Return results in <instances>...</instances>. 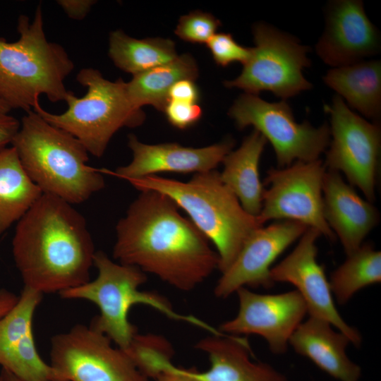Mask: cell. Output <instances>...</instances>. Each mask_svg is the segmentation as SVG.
Here are the masks:
<instances>
[{
  "mask_svg": "<svg viewBox=\"0 0 381 381\" xmlns=\"http://www.w3.org/2000/svg\"><path fill=\"white\" fill-rule=\"evenodd\" d=\"M42 195L14 147L0 149V236L18 222Z\"/></svg>",
  "mask_w": 381,
  "mask_h": 381,
  "instance_id": "cb8c5ba5",
  "label": "cell"
},
{
  "mask_svg": "<svg viewBox=\"0 0 381 381\" xmlns=\"http://www.w3.org/2000/svg\"><path fill=\"white\" fill-rule=\"evenodd\" d=\"M17 30L16 42L0 37V99L25 112L40 105L41 95L52 102L64 101V81L74 64L61 45L47 40L41 4L31 22L19 16Z\"/></svg>",
  "mask_w": 381,
  "mask_h": 381,
  "instance_id": "5b68a950",
  "label": "cell"
},
{
  "mask_svg": "<svg viewBox=\"0 0 381 381\" xmlns=\"http://www.w3.org/2000/svg\"><path fill=\"white\" fill-rule=\"evenodd\" d=\"M11 144L42 193L74 205L86 201L105 186L100 171L87 165L89 153L83 144L34 110L23 116Z\"/></svg>",
  "mask_w": 381,
  "mask_h": 381,
  "instance_id": "277c9868",
  "label": "cell"
},
{
  "mask_svg": "<svg viewBox=\"0 0 381 381\" xmlns=\"http://www.w3.org/2000/svg\"><path fill=\"white\" fill-rule=\"evenodd\" d=\"M128 181L140 191L168 196L214 243L222 273L234 261L248 238L263 226L259 216L248 214L215 170L195 174L187 182L150 175Z\"/></svg>",
  "mask_w": 381,
  "mask_h": 381,
  "instance_id": "3957f363",
  "label": "cell"
},
{
  "mask_svg": "<svg viewBox=\"0 0 381 381\" xmlns=\"http://www.w3.org/2000/svg\"><path fill=\"white\" fill-rule=\"evenodd\" d=\"M1 381H23L5 369H2L0 373Z\"/></svg>",
  "mask_w": 381,
  "mask_h": 381,
  "instance_id": "d590c367",
  "label": "cell"
},
{
  "mask_svg": "<svg viewBox=\"0 0 381 381\" xmlns=\"http://www.w3.org/2000/svg\"><path fill=\"white\" fill-rule=\"evenodd\" d=\"M200 98L198 87L194 80H181L170 89L168 100L197 103Z\"/></svg>",
  "mask_w": 381,
  "mask_h": 381,
  "instance_id": "4dcf8cb0",
  "label": "cell"
},
{
  "mask_svg": "<svg viewBox=\"0 0 381 381\" xmlns=\"http://www.w3.org/2000/svg\"><path fill=\"white\" fill-rule=\"evenodd\" d=\"M239 309L232 320L223 322L225 334H257L267 342L275 354L286 351L289 339L307 313L306 303L297 290L279 294H260L246 287L236 291Z\"/></svg>",
  "mask_w": 381,
  "mask_h": 381,
  "instance_id": "4fadbf2b",
  "label": "cell"
},
{
  "mask_svg": "<svg viewBox=\"0 0 381 381\" xmlns=\"http://www.w3.org/2000/svg\"><path fill=\"white\" fill-rule=\"evenodd\" d=\"M18 297L4 289H0V319L17 303Z\"/></svg>",
  "mask_w": 381,
  "mask_h": 381,
  "instance_id": "e575fe53",
  "label": "cell"
},
{
  "mask_svg": "<svg viewBox=\"0 0 381 381\" xmlns=\"http://www.w3.org/2000/svg\"><path fill=\"white\" fill-rule=\"evenodd\" d=\"M237 127L253 126L273 146L278 168L294 161L318 159L330 143V129L327 123L319 127L308 121L298 123L286 100L269 102L258 95L244 93L229 111Z\"/></svg>",
  "mask_w": 381,
  "mask_h": 381,
  "instance_id": "9c48e42d",
  "label": "cell"
},
{
  "mask_svg": "<svg viewBox=\"0 0 381 381\" xmlns=\"http://www.w3.org/2000/svg\"><path fill=\"white\" fill-rule=\"evenodd\" d=\"M164 112L168 121L179 129L194 125L202 114V109L197 103L176 100H168Z\"/></svg>",
  "mask_w": 381,
  "mask_h": 381,
  "instance_id": "f546056e",
  "label": "cell"
},
{
  "mask_svg": "<svg viewBox=\"0 0 381 381\" xmlns=\"http://www.w3.org/2000/svg\"><path fill=\"white\" fill-rule=\"evenodd\" d=\"M326 167L320 159L296 161L267 171L259 214L263 223L292 220L313 228L331 241L336 236L323 215L322 183Z\"/></svg>",
  "mask_w": 381,
  "mask_h": 381,
  "instance_id": "7c38bea8",
  "label": "cell"
},
{
  "mask_svg": "<svg viewBox=\"0 0 381 381\" xmlns=\"http://www.w3.org/2000/svg\"><path fill=\"white\" fill-rule=\"evenodd\" d=\"M266 143L265 138L254 129L237 150L225 156L224 169L219 173L221 180L237 197L242 207L253 216H259L262 209L264 188L258 167Z\"/></svg>",
  "mask_w": 381,
  "mask_h": 381,
  "instance_id": "603a6c76",
  "label": "cell"
},
{
  "mask_svg": "<svg viewBox=\"0 0 381 381\" xmlns=\"http://www.w3.org/2000/svg\"><path fill=\"white\" fill-rule=\"evenodd\" d=\"M11 108L0 99V117L8 115Z\"/></svg>",
  "mask_w": 381,
  "mask_h": 381,
  "instance_id": "8d00e7d4",
  "label": "cell"
},
{
  "mask_svg": "<svg viewBox=\"0 0 381 381\" xmlns=\"http://www.w3.org/2000/svg\"><path fill=\"white\" fill-rule=\"evenodd\" d=\"M159 375L156 381H200L188 375L183 368L175 366L171 358L163 359L159 364Z\"/></svg>",
  "mask_w": 381,
  "mask_h": 381,
  "instance_id": "d6a6232c",
  "label": "cell"
},
{
  "mask_svg": "<svg viewBox=\"0 0 381 381\" xmlns=\"http://www.w3.org/2000/svg\"><path fill=\"white\" fill-rule=\"evenodd\" d=\"M234 145L226 139L210 146L194 148L177 143L148 145L129 135L128 146L133 152L131 162L119 167L112 174L126 181L155 175L159 172L202 173L214 170Z\"/></svg>",
  "mask_w": 381,
  "mask_h": 381,
  "instance_id": "ac0fdd59",
  "label": "cell"
},
{
  "mask_svg": "<svg viewBox=\"0 0 381 381\" xmlns=\"http://www.w3.org/2000/svg\"><path fill=\"white\" fill-rule=\"evenodd\" d=\"M323 215L339 237L347 255L358 250L377 224V210L346 183L339 172L325 171L322 183Z\"/></svg>",
  "mask_w": 381,
  "mask_h": 381,
  "instance_id": "d6986e66",
  "label": "cell"
},
{
  "mask_svg": "<svg viewBox=\"0 0 381 381\" xmlns=\"http://www.w3.org/2000/svg\"><path fill=\"white\" fill-rule=\"evenodd\" d=\"M330 117L332 139L326 154L325 167L343 172L368 201L375 199V186L380 150L378 123H370L351 109L338 95L324 105Z\"/></svg>",
  "mask_w": 381,
  "mask_h": 381,
  "instance_id": "8fae6325",
  "label": "cell"
},
{
  "mask_svg": "<svg viewBox=\"0 0 381 381\" xmlns=\"http://www.w3.org/2000/svg\"><path fill=\"white\" fill-rule=\"evenodd\" d=\"M253 35L255 46L250 58L237 78L224 81L225 87L256 95L270 91L283 100L312 88L303 73L310 66L309 47L265 23L255 24Z\"/></svg>",
  "mask_w": 381,
  "mask_h": 381,
  "instance_id": "ba28073f",
  "label": "cell"
},
{
  "mask_svg": "<svg viewBox=\"0 0 381 381\" xmlns=\"http://www.w3.org/2000/svg\"><path fill=\"white\" fill-rule=\"evenodd\" d=\"M333 271L329 282L337 302L346 303L360 289L381 281V253L369 243L349 255Z\"/></svg>",
  "mask_w": 381,
  "mask_h": 381,
  "instance_id": "4316f807",
  "label": "cell"
},
{
  "mask_svg": "<svg viewBox=\"0 0 381 381\" xmlns=\"http://www.w3.org/2000/svg\"><path fill=\"white\" fill-rule=\"evenodd\" d=\"M51 344L54 381H148L124 350L91 325H76Z\"/></svg>",
  "mask_w": 381,
  "mask_h": 381,
  "instance_id": "30bf717a",
  "label": "cell"
},
{
  "mask_svg": "<svg viewBox=\"0 0 381 381\" xmlns=\"http://www.w3.org/2000/svg\"><path fill=\"white\" fill-rule=\"evenodd\" d=\"M351 343L344 334L334 332L328 322L311 317L302 322L289 344L320 370L339 381H358L361 369L346 353Z\"/></svg>",
  "mask_w": 381,
  "mask_h": 381,
  "instance_id": "44dd1931",
  "label": "cell"
},
{
  "mask_svg": "<svg viewBox=\"0 0 381 381\" xmlns=\"http://www.w3.org/2000/svg\"><path fill=\"white\" fill-rule=\"evenodd\" d=\"M350 108L378 123L381 116V62L363 60L332 68L322 77Z\"/></svg>",
  "mask_w": 381,
  "mask_h": 381,
  "instance_id": "7402d4cb",
  "label": "cell"
},
{
  "mask_svg": "<svg viewBox=\"0 0 381 381\" xmlns=\"http://www.w3.org/2000/svg\"><path fill=\"white\" fill-rule=\"evenodd\" d=\"M0 381H1V380H0Z\"/></svg>",
  "mask_w": 381,
  "mask_h": 381,
  "instance_id": "74e56055",
  "label": "cell"
},
{
  "mask_svg": "<svg viewBox=\"0 0 381 381\" xmlns=\"http://www.w3.org/2000/svg\"><path fill=\"white\" fill-rule=\"evenodd\" d=\"M380 35L360 0L329 2L325 28L315 45L318 56L332 68L350 65L378 54Z\"/></svg>",
  "mask_w": 381,
  "mask_h": 381,
  "instance_id": "2e32d148",
  "label": "cell"
},
{
  "mask_svg": "<svg viewBox=\"0 0 381 381\" xmlns=\"http://www.w3.org/2000/svg\"><path fill=\"white\" fill-rule=\"evenodd\" d=\"M42 298V294L23 287L17 303L0 319V365L23 381H54L33 337V316Z\"/></svg>",
  "mask_w": 381,
  "mask_h": 381,
  "instance_id": "e0dca14e",
  "label": "cell"
},
{
  "mask_svg": "<svg viewBox=\"0 0 381 381\" xmlns=\"http://www.w3.org/2000/svg\"><path fill=\"white\" fill-rule=\"evenodd\" d=\"M308 226L298 222L281 220L255 230L246 241L229 267L222 272L214 294L226 298L241 287L269 289L270 266Z\"/></svg>",
  "mask_w": 381,
  "mask_h": 381,
  "instance_id": "9a60e30c",
  "label": "cell"
},
{
  "mask_svg": "<svg viewBox=\"0 0 381 381\" xmlns=\"http://www.w3.org/2000/svg\"><path fill=\"white\" fill-rule=\"evenodd\" d=\"M220 26L219 20L211 13L195 11L180 18L174 32L186 42L203 44L216 34Z\"/></svg>",
  "mask_w": 381,
  "mask_h": 381,
  "instance_id": "83f0119b",
  "label": "cell"
},
{
  "mask_svg": "<svg viewBox=\"0 0 381 381\" xmlns=\"http://www.w3.org/2000/svg\"><path fill=\"white\" fill-rule=\"evenodd\" d=\"M93 265L97 276L78 286L59 294L65 299H83L95 303L99 309L90 325L105 334L121 349H126L138 334L136 327L128 319L129 311L135 305L150 306L167 318L188 322L221 335L219 329L190 315L176 312L162 296L140 291L139 286L147 281L144 272L137 267L116 263L102 251H96Z\"/></svg>",
  "mask_w": 381,
  "mask_h": 381,
  "instance_id": "8992f818",
  "label": "cell"
},
{
  "mask_svg": "<svg viewBox=\"0 0 381 381\" xmlns=\"http://www.w3.org/2000/svg\"><path fill=\"white\" fill-rule=\"evenodd\" d=\"M12 252L24 287L43 294L89 282L96 251L85 217L71 204L42 193L17 222Z\"/></svg>",
  "mask_w": 381,
  "mask_h": 381,
  "instance_id": "7a4b0ae2",
  "label": "cell"
},
{
  "mask_svg": "<svg viewBox=\"0 0 381 381\" xmlns=\"http://www.w3.org/2000/svg\"><path fill=\"white\" fill-rule=\"evenodd\" d=\"M109 56L119 68L135 75L169 63L179 55L169 39L138 40L117 30L109 35Z\"/></svg>",
  "mask_w": 381,
  "mask_h": 381,
  "instance_id": "484cf974",
  "label": "cell"
},
{
  "mask_svg": "<svg viewBox=\"0 0 381 381\" xmlns=\"http://www.w3.org/2000/svg\"><path fill=\"white\" fill-rule=\"evenodd\" d=\"M20 126V121L10 115L0 117V149L11 143Z\"/></svg>",
  "mask_w": 381,
  "mask_h": 381,
  "instance_id": "836d02e7",
  "label": "cell"
},
{
  "mask_svg": "<svg viewBox=\"0 0 381 381\" xmlns=\"http://www.w3.org/2000/svg\"><path fill=\"white\" fill-rule=\"evenodd\" d=\"M206 44L215 63L223 67L234 62L244 64L251 54V48L239 44L230 33H216Z\"/></svg>",
  "mask_w": 381,
  "mask_h": 381,
  "instance_id": "f1b7e54d",
  "label": "cell"
},
{
  "mask_svg": "<svg viewBox=\"0 0 381 381\" xmlns=\"http://www.w3.org/2000/svg\"><path fill=\"white\" fill-rule=\"evenodd\" d=\"M116 233L115 260L179 290L194 289L218 269L219 257L208 239L163 193L140 191L118 222Z\"/></svg>",
  "mask_w": 381,
  "mask_h": 381,
  "instance_id": "6da1fadb",
  "label": "cell"
},
{
  "mask_svg": "<svg viewBox=\"0 0 381 381\" xmlns=\"http://www.w3.org/2000/svg\"><path fill=\"white\" fill-rule=\"evenodd\" d=\"M56 2L70 18L83 20L96 1L92 0H59Z\"/></svg>",
  "mask_w": 381,
  "mask_h": 381,
  "instance_id": "1f68e13d",
  "label": "cell"
},
{
  "mask_svg": "<svg viewBox=\"0 0 381 381\" xmlns=\"http://www.w3.org/2000/svg\"><path fill=\"white\" fill-rule=\"evenodd\" d=\"M198 76L195 60L191 55L183 54L169 63L133 75L132 80L126 83L127 95L137 109L152 105L164 111L173 85L181 80L195 81Z\"/></svg>",
  "mask_w": 381,
  "mask_h": 381,
  "instance_id": "d4e9b609",
  "label": "cell"
},
{
  "mask_svg": "<svg viewBox=\"0 0 381 381\" xmlns=\"http://www.w3.org/2000/svg\"><path fill=\"white\" fill-rule=\"evenodd\" d=\"M195 348L207 355L210 366L204 372L184 370L200 381H288L269 364L252 361L246 339L212 334L201 339Z\"/></svg>",
  "mask_w": 381,
  "mask_h": 381,
  "instance_id": "ffe728a7",
  "label": "cell"
},
{
  "mask_svg": "<svg viewBox=\"0 0 381 381\" xmlns=\"http://www.w3.org/2000/svg\"><path fill=\"white\" fill-rule=\"evenodd\" d=\"M77 81L87 88L83 97L68 91L64 101L67 110L60 114L45 111L40 105L33 109L50 124L77 138L88 153L101 157L112 136L121 128H135L145 115L130 102L126 82L121 78L112 82L97 69H81Z\"/></svg>",
  "mask_w": 381,
  "mask_h": 381,
  "instance_id": "52a82bcc",
  "label": "cell"
},
{
  "mask_svg": "<svg viewBox=\"0 0 381 381\" xmlns=\"http://www.w3.org/2000/svg\"><path fill=\"white\" fill-rule=\"evenodd\" d=\"M320 235L318 230L308 227L294 250L270 269V278L273 283L289 282L295 286L306 303L310 316L328 322L347 336L351 343L358 346L361 336L337 311L324 269L317 262L315 243Z\"/></svg>",
  "mask_w": 381,
  "mask_h": 381,
  "instance_id": "5bb4252c",
  "label": "cell"
}]
</instances>
